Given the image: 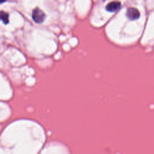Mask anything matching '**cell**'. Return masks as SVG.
<instances>
[{"mask_svg":"<svg viewBox=\"0 0 154 154\" xmlns=\"http://www.w3.org/2000/svg\"><path fill=\"white\" fill-rule=\"evenodd\" d=\"M5 1H6V0H0V4H1V3H4Z\"/></svg>","mask_w":154,"mask_h":154,"instance_id":"cell-5","label":"cell"},{"mask_svg":"<svg viewBox=\"0 0 154 154\" xmlns=\"http://www.w3.org/2000/svg\"><path fill=\"white\" fill-rule=\"evenodd\" d=\"M127 17L131 20H136L140 18V13L139 11L134 7H129L128 9L127 13Z\"/></svg>","mask_w":154,"mask_h":154,"instance_id":"cell-2","label":"cell"},{"mask_svg":"<svg viewBox=\"0 0 154 154\" xmlns=\"http://www.w3.org/2000/svg\"><path fill=\"white\" fill-rule=\"evenodd\" d=\"M0 21H2L5 24H8L9 22V14L3 11L0 12Z\"/></svg>","mask_w":154,"mask_h":154,"instance_id":"cell-4","label":"cell"},{"mask_svg":"<svg viewBox=\"0 0 154 154\" xmlns=\"http://www.w3.org/2000/svg\"><path fill=\"white\" fill-rule=\"evenodd\" d=\"M121 7V3L120 1H114L108 3L106 6V10L109 12H115Z\"/></svg>","mask_w":154,"mask_h":154,"instance_id":"cell-3","label":"cell"},{"mask_svg":"<svg viewBox=\"0 0 154 154\" xmlns=\"http://www.w3.org/2000/svg\"><path fill=\"white\" fill-rule=\"evenodd\" d=\"M33 19L35 23L38 24H40L43 23L45 18V14L40 10L39 8L36 7L33 10L32 13Z\"/></svg>","mask_w":154,"mask_h":154,"instance_id":"cell-1","label":"cell"}]
</instances>
